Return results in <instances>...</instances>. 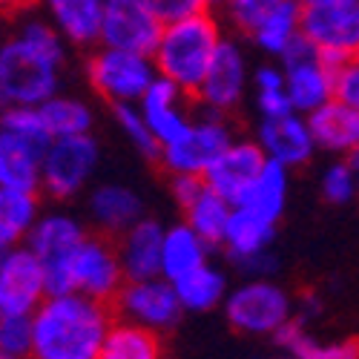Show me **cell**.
I'll return each instance as SVG.
<instances>
[{"label":"cell","mask_w":359,"mask_h":359,"mask_svg":"<svg viewBox=\"0 0 359 359\" xmlns=\"http://www.w3.org/2000/svg\"><path fill=\"white\" fill-rule=\"evenodd\" d=\"M72 43L46 15L23 12L18 26L0 38V112L38 107L61 93Z\"/></svg>","instance_id":"6da1fadb"},{"label":"cell","mask_w":359,"mask_h":359,"mask_svg":"<svg viewBox=\"0 0 359 359\" xmlns=\"http://www.w3.org/2000/svg\"><path fill=\"white\" fill-rule=\"evenodd\" d=\"M115 319L109 302L78 290L49 293L32 313L35 359H101L107 331Z\"/></svg>","instance_id":"7a4b0ae2"},{"label":"cell","mask_w":359,"mask_h":359,"mask_svg":"<svg viewBox=\"0 0 359 359\" xmlns=\"http://www.w3.org/2000/svg\"><path fill=\"white\" fill-rule=\"evenodd\" d=\"M224 35V20L210 6L164 23L161 38L153 49L158 75L175 81L193 95Z\"/></svg>","instance_id":"3957f363"},{"label":"cell","mask_w":359,"mask_h":359,"mask_svg":"<svg viewBox=\"0 0 359 359\" xmlns=\"http://www.w3.org/2000/svg\"><path fill=\"white\" fill-rule=\"evenodd\" d=\"M46 282L49 293L78 290L112 305L127 282L115 238L104 233H86L64 259L46 264Z\"/></svg>","instance_id":"277c9868"},{"label":"cell","mask_w":359,"mask_h":359,"mask_svg":"<svg viewBox=\"0 0 359 359\" xmlns=\"http://www.w3.org/2000/svg\"><path fill=\"white\" fill-rule=\"evenodd\" d=\"M224 319L236 334L242 337H271L279 327L293 319L296 299L285 285H279L273 276H245L236 287L227 290L222 302Z\"/></svg>","instance_id":"5b68a950"},{"label":"cell","mask_w":359,"mask_h":359,"mask_svg":"<svg viewBox=\"0 0 359 359\" xmlns=\"http://www.w3.org/2000/svg\"><path fill=\"white\" fill-rule=\"evenodd\" d=\"M101 141L95 133L52 138L43 149L41 196L55 204H69L93 187L101 167Z\"/></svg>","instance_id":"8992f818"},{"label":"cell","mask_w":359,"mask_h":359,"mask_svg":"<svg viewBox=\"0 0 359 359\" xmlns=\"http://www.w3.org/2000/svg\"><path fill=\"white\" fill-rule=\"evenodd\" d=\"M83 78L107 104H138L149 83L158 78V69L153 55L95 43L86 49Z\"/></svg>","instance_id":"52a82bcc"},{"label":"cell","mask_w":359,"mask_h":359,"mask_svg":"<svg viewBox=\"0 0 359 359\" xmlns=\"http://www.w3.org/2000/svg\"><path fill=\"white\" fill-rule=\"evenodd\" d=\"M238 138L233 115L198 109L193 127L175 144L161 147L158 167L167 175H204L210 164Z\"/></svg>","instance_id":"ba28073f"},{"label":"cell","mask_w":359,"mask_h":359,"mask_svg":"<svg viewBox=\"0 0 359 359\" xmlns=\"http://www.w3.org/2000/svg\"><path fill=\"white\" fill-rule=\"evenodd\" d=\"M250 78H253V67L245 43L233 35H224L201 83L196 86L193 101L198 109L233 115L250 93Z\"/></svg>","instance_id":"9c48e42d"},{"label":"cell","mask_w":359,"mask_h":359,"mask_svg":"<svg viewBox=\"0 0 359 359\" xmlns=\"http://www.w3.org/2000/svg\"><path fill=\"white\" fill-rule=\"evenodd\" d=\"M302 35L337 69L359 52V0L302 4Z\"/></svg>","instance_id":"30bf717a"},{"label":"cell","mask_w":359,"mask_h":359,"mask_svg":"<svg viewBox=\"0 0 359 359\" xmlns=\"http://www.w3.org/2000/svg\"><path fill=\"white\" fill-rule=\"evenodd\" d=\"M115 316L141 322L158 334H172L184 319V305L175 293V285L167 276L149 279H127L112 302Z\"/></svg>","instance_id":"8fae6325"},{"label":"cell","mask_w":359,"mask_h":359,"mask_svg":"<svg viewBox=\"0 0 359 359\" xmlns=\"http://www.w3.org/2000/svg\"><path fill=\"white\" fill-rule=\"evenodd\" d=\"M279 61L285 69V89L296 112L308 115L337 95V67L325 61L322 52L313 43H308L305 35Z\"/></svg>","instance_id":"7c38bea8"},{"label":"cell","mask_w":359,"mask_h":359,"mask_svg":"<svg viewBox=\"0 0 359 359\" xmlns=\"http://www.w3.org/2000/svg\"><path fill=\"white\" fill-rule=\"evenodd\" d=\"M49 296L46 264L26 242L0 259V316H32Z\"/></svg>","instance_id":"4fadbf2b"},{"label":"cell","mask_w":359,"mask_h":359,"mask_svg":"<svg viewBox=\"0 0 359 359\" xmlns=\"http://www.w3.org/2000/svg\"><path fill=\"white\" fill-rule=\"evenodd\" d=\"M164 20L147 0H104L98 43L153 55Z\"/></svg>","instance_id":"5bb4252c"},{"label":"cell","mask_w":359,"mask_h":359,"mask_svg":"<svg viewBox=\"0 0 359 359\" xmlns=\"http://www.w3.org/2000/svg\"><path fill=\"white\" fill-rule=\"evenodd\" d=\"M138 107H141L149 130L156 133L161 147L175 144L182 138L193 127L196 112H198V107L187 89H182L175 81H170L164 75H158L153 83H149V89L141 95Z\"/></svg>","instance_id":"9a60e30c"},{"label":"cell","mask_w":359,"mask_h":359,"mask_svg":"<svg viewBox=\"0 0 359 359\" xmlns=\"http://www.w3.org/2000/svg\"><path fill=\"white\" fill-rule=\"evenodd\" d=\"M256 141L264 149L267 158L279 161L290 170L305 167L319 153L311 124H308V115L296 112V109L285 112V115H273V118H259Z\"/></svg>","instance_id":"2e32d148"},{"label":"cell","mask_w":359,"mask_h":359,"mask_svg":"<svg viewBox=\"0 0 359 359\" xmlns=\"http://www.w3.org/2000/svg\"><path fill=\"white\" fill-rule=\"evenodd\" d=\"M264 164H267V156L259 147V141L238 135L210 164V170L204 172V182H207V187H213L219 196H224L236 207L245 198V193L253 187V182L264 170Z\"/></svg>","instance_id":"e0dca14e"},{"label":"cell","mask_w":359,"mask_h":359,"mask_svg":"<svg viewBox=\"0 0 359 359\" xmlns=\"http://www.w3.org/2000/svg\"><path fill=\"white\" fill-rule=\"evenodd\" d=\"M147 216V204L141 193L124 182H101L86 190V224L95 233L118 238Z\"/></svg>","instance_id":"ac0fdd59"},{"label":"cell","mask_w":359,"mask_h":359,"mask_svg":"<svg viewBox=\"0 0 359 359\" xmlns=\"http://www.w3.org/2000/svg\"><path fill=\"white\" fill-rule=\"evenodd\" d=\"M308 124L319 153L342 158L359 153V109L339 101L337 95L308 112Z\"/></svg>","instance_id":"d6986e66"},{"label":"cell","mask_w":359,"mask_h":359,"mask_svg":"<svg viewBox=\"0 0 359 359\" xmlns=\"http://www.w3.org/2000/svg\"><path fill=\"white\" fill-rule=\"evenodd\" d=\"M164 227L153 216H141L133 227H127L115 238L118 256L127 279H149L161 276V245H164Z\"/></svg>","instance_id":"ffe728a7"},{"label":"cell","mask_w":359,"mask_h":359,"mask_svg":"<svg viewBox=\"0 0 359 359\" xmlns=\"http://www.w3.org/2000/svg\"><path fill=\"white\" fill-rule=\"evenodd\" d=\"M43 144L0 127V187L41 193Z\"/></svg>","instance_id":"44dd1931"},{"label":"cell","mask_w":359,"mask_h":359,"mask_svg":"<svg viewBox=\"0 0 359 359\" xmlns=\"http://www.w3.org/2000/svg\"><path fill=\"white\" fill-rule=\"evenodd\" d=\"M276 227L273 222H267L262 216H256L248 207H233L230 213V222H227V230H224V238H222V248L227 262L233 267H242L248 259L264 253L273 248V238H276Z\"/></svg>","instance_id":"7402d4cb"},{"label":"cell","mask_w":359,"mask_h":359,"mask_svg":"<svg viewBox=\"0 0 359 359\" xmlns=\"http://www.w3.org/2000/svg\"><path fill=\"white\" fill-rule=\"evenodd\" d=\"M86 233H89V224L75 213L49 210V213H41L32 230L26 233V245L41 256L43 264H52L57 259H64Z\"/></svg>","instance_id":"603a6c76"},{"label":"cell","mask_w":359,"mask_h":359,"mask_svg":"<svg viewBox=\"0 0 359 359\" xmlns=\"http://www.w3.org/2000/svg\"><path fill=\"white\" fill-rule=\"evenodd\" d=\"M41 6L75 49L86 52L98 43L104 0H41Z\"/></svg>","instance_id":"cb8c5ba5"},{"label":"cell","mask_w":359,"mask_h":359,"mask_svg":"<svg viewBox=\"0 0 359 359\" xmlns=\"http://www.w3.org/2000/svg\"><path fill=\"white\" fill-rule=\"evenodd\" d=\"M253 49L267 57H279L302 38V0H282L245 35Z\"/></svg>","instance_id":"d4e9b609"},{"label":"cell","mask_w":359,"mask_h":359,"mask_svg":"<svg viewBox=\"0 0 359 359\" xmlns=\"http://www.w3.org/2000/svg\"><path fill=\"white\" fill-rule=\"evenodd\" d=\"M175 293L182 299V305L187 313H210L216 308H222L224 296L230 290L227 282V271L213 262H204L193 271L182 273L178 279H172Z\"/></svg>","instance_id":"484cf974"},{"label":"cell","mask_w":359,"mask_h":359,"mask_svg":"<svg viewBox=\"0 0 359 359\" xmlns=\"http://www.w3.org/2000/svg\"><path fill=\"white\" fill-rule=\"evenodd\" d=\"M213 245H207L204 238L193 230L187 219L172 222L164 227V245H161V276L170 282L178 279L182 273L193 271V267L210 262Z\"/></svg>","instance_id":"4316f807"},{"label":"cell","mask_w":359,"mask_h":359,"mask_svg":"<svg viewBox=\"0 0 359 359\" xmlns=\"http://www.w3.org/2000/svg\"><path fill=\"white\" fill-rule=\"evenodd\" d=\"M164 334L141 322L115 316L101 348V359H158L164 356Z\"/></svg>","instance_id":"83f0119b"},{"label":"cell","mask_w":359,"mask_h":359,"mask_svg":"<svg viewBox=\"0 0 359 359\" xmlns=\"http://www.w3.org/2000/svg\"><path fill=\"white\" fill-rule=\"evenodd\" d=\"M287 196H290V167L267 158L264 170L253 182V187L238 201V207H248L256 216L279 224L285 210H287Z\"/></svg>","instance_id":"f1b7e54d"},{"label":"cell","mask_w":359,"mask_h":359,"mask_svg":"<svg viewBox=\"0 0 359 359\" xmlns=\"http://www.w3.org/2000/svg\"><path fill=\"white\" fill-rule=\"evenodd\" d=\"M41 213V193L0 187V259L15 245L26 242V233Z\"/></svg>","instance_id":"f546056e"},{"label":"cell","mask_w":359,"mask_h":359,"mask_svg":"<svg viewBox=\"0 0 359 359\" xmlns=\"http://www.w3.org/2000/svg\"><path fill=\"white\" fill-rule=\"evenodd\" d=\"M38 109H41V118H43V124H46L52 138L81 135V133L95 130V109L81 95L55 93L52 98L38 104Z\"/></svg>","instance_id":"4dcf8cb0"},{"label":"cell","mask_w":359,"mask_h":359,"mask_svg":"<svg viewBox=\"0 0 359 359\" xmlns=\"http://www.w3.org/2000/svg\"><path fill=\"white\" fill-rule=\"evenodd\" d=\"M230 213H233V204L224 196H219L213 187H207V182H204L201 193L182 210V219H187L193 224V230L216 250V248H222Z\"/></svg>","instance_id":"1f68e13d"},{"label":"cell","mask_w":359,"mask_h":359,"mask_svg":"<svg viewBox=\"0 0 359 359\" xmlns=\"http://www.w3.org/2000/svg\"><path fill=\"white\" fill-rule=\"evenodd\" d=\"M109 112H112V121H115L118 133L127 138V144L135 149V153H138L141 158H147V161L158 164V158H161V144H158L156 133L149 130L141 107H138V104H109Z\"/></svg>","instance_id":"d6a6232c"},{"label":"cell","mask_w":359,"mask_h":359,"mask_svg":"<svg viewBox=\"0 0 359 359\" xmlns=\"http://www.w3.org/2000/svg\"><path fill=\"white\" fill-rule=\"evenodd\" d=\"M319 196L331 207H345L353 198H359V182H356V170L351 158L331 156V161L319 172Z\"/></svg>","instance_id":"836d02e7"},{"label":"cell","mask_w":359,"mask_h":359,"mask_svg":"<svg viewBox=\"0 0 359 359\" xmlns=\"http://www.w3.org/2000/svg\"><path fill=\"white\" fill-rule=\"evenodd\" d=\"M35 353L32 316H0V359H29Z\"/></svg>","instance_id":"e575fe53"},{"label":"cell","mask_w":359,"mask_h":359,"mask_svg":"<svg viewBox=\"0 0 359 359\" xmlns=\"http://www.w3.org/2000/svg\"><path fill=\"white\" fill-rule=\"evenodd\" d=\"M279 4L282 0H227L222 12H224V23H230L233 32L248 35L250 29Z\"/></svg>","instance_id":"d590c367"},{"label":"cell","mask_w":359,"mask_h":359,"mask_svg":"<svg viewBox=\"0 0 359 359\" xmlns=\"http://www.w3.org/2000/svg\"><path fill=\"white\" fill-rule=\"evenodd\" d=\"M253 107L259 112V118H273V115H285L293 112L287 89H264V93H253Z\"/></svg>","instance_id":"8d00e7d4"},{"label":"cell","mask_w":359,"mask_h":359,"mask_svg":"<svg viewBox=\"0 0 359 359\" xmlns=\"http://www.w3.org/2000/svg\"><path fill=\"white\" fill-rule=\"evenodd\" d=\"M337 98L359 109V61H348L337 69Z\"/></svg>","instance_id":"74e56055"},{"label":"cell","mask_w":359,"mask_h":359,"mask_svg":"<svg viewBox=\"0 0 359 359\" xmlns=\"http://www.w3.org/2000/svg\"><path fill=\"white\" fill-rule=\"evenodd\" d=\"M201 187H204V175H170V196L178 210H184L201 193Z\"/></svg>","instance_id":"f35d334b"},{"label":"cell","mask_w":359,"mask_h":359,"mask_svg":"<svg viewBox=\"0 0 359 359\" xmlns=\"http://www.w3.org/2000/svg\"><path fill=\"white\" fill-rule=\"evenodd\" d=\"M147 4L156 9V15L164 23H170L175 18H184V15H193V12H198V9L207 6L204 0H147Z\"/></svg>","instance_id":"ab89813d"},{"label":"cell","mask_w":359,"mask_h":359,"mask_svg":"<svg viewBox=\"0 0 359 359\" xmlns=\"http://www.w3.org/2000/svg\"><path fill=\"white\" fill-rule=\"evenodd\" d=\"M236 271L242 273V276H276V271H279V256H276L273 248H271V250H264V253L248 259L242 267H236Z\"/></svg>","instance_id":"60d3db41"},{"label":"cell","mask_w":359,"mask_h":359,"mask_svg":"<svg viewBox=\"0 0 359 359\" xmlns=\"http://www.w3.org/2000/svg\"><path fill=\"white\" fill-rule=\"evenodd\" d=\"M293 316L302 319V322H308V325L316 322V319L322 316V299L313 296V293H311V296H308V293L299 296V299H296V313H293Z\"/></svg>","instance_id":"b9f144b4"},{"label":"cell","mask_w":359,"mask_h":359,"mask_svg":"<svg viewBox=\"0 0 359 359\" xmlns=\"http://www.w3.org/2000/svg\"><path fill=\"white\" fill-rule=\"evenodd\" d=\"M29 4H32V0H0V15L4 18L23 15V12H29Z\"/></svg>","instance_id":"7bdbcfd3"},{"label":"cell","mask_w":359,"mask_h":359,"mask_svg":"<svg viewBox=\"0 0 359 359\" xmlns=\"http://www.w3.org/2000/svg\"><path fill=\"white\" fill-rule=\"evenodd\" d=\"M204 4L210 6V9H224V4H227V0H204Z\"/></svg>","instance_id":"ee69618b"},{"label":"cell","mask_w":359,"mask_h":359,"mask_svg":"<svg viewBox=\"0 0 359 359\" xmlns=\"http://www.w3.org/2000/svg\"><path fill=\"white\" fill-rule=\"evenodd\" d=\"M351 161H353V170H356V182H359V153H356V156H351Z\"/></svg>","instance_id":"f6af8a7d"},{"label":"cell","mask_w":359,"mask_h":359,"mask_svg":"<svg viewBox=\"0 0 359 359\" xmlns=\"http://www.w3.org/2000/svg\"><path fill=\"white\" fill-rule=\"evenodd\" d=\"M302 4H319V0H302Z\"/></svg>","instance_id":"bcb514c9"},{"label":"cell","mask_w":359,"mask_h":359,"mask_svg":"<svg viewBox=\"0 0 359 359\" xmlns=\"http://www.w3.org/2000/svg\"><path fill=\"white\" fill-rule=\"evenodd\" d=\"M353 61H359V52H356V57H353Z\"/></svg>","instance_id":"7dc6e473"}]
</instances>
